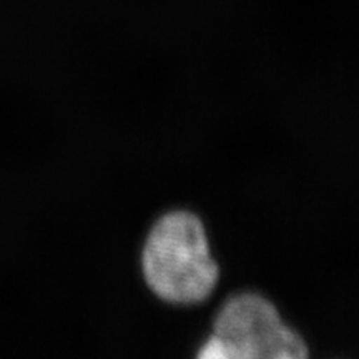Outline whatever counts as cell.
Returning a JSON list of instances; mask_svg holds the SVG:
<instances>
[{
	"label": "cell",
	"instance_id": "1",
	"mask_svg": "<svg viewBox=\"0 0 359 359\" xmlns=\"http://www.w3.org/2000/svg\"><path fill=\"white\" fill-rule=\"evenodd\" d=\"M142 266L150 290L173 304L201 303L212 294L219 276L203 223L190 212H172L156 222L143 250Z\"/></svg>",
	"mask_w": 359,
	"mask_h": 359
},
{
	"label": "cell",
	"instance_id": "2",
	"mask_svg": "<svg viewBox=\"0 0 359 359\" xmlns=\"http://www.w3.org/2000/svg\"><path fill=\"white\" fill-rule=\"evenodd\" d=\"M215 334L235 343L248 359H309L302 336L285 325L275 304L255 293L236 294L223 304Z\"/></svg>",
	"mask_w": 359,
	"mask_h": 359
},
{
	"label": "cell",
	"instance_id": "3",
	"mask_svg": "<svg viewBox=\"0 0 359 359\" xmlns=\"http://www.w3.org/2000/svg\"><path fill=\"white\" fill-rule=\"evenodd\" d=\"M196 359H248L246 354L231 343L230 339H224L218 334H212L200 348Z\"/></svg>",
	"mask_w": 359,
	"mask_h": 359
}]
</instances>
